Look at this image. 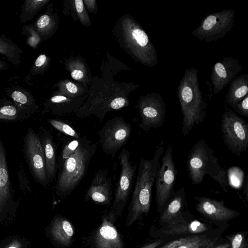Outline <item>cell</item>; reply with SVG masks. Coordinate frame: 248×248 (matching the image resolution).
I'll use <instances>...</instances> for the list:
<instances>
[{"instance_id": "5bb4252c", "label": "cell", "mask_w": 248, "mask_h": 248, "mask_svg": "<svg viewBox=\"0 0 248 248\" xmlns=\"http://www.w3.org/2000/svg\"><path fill=\"white\" fill-rule=\"evenodd\" d=\"M197 201L196 209L204 216L217 221L231 219L239 214L236 210L227 207L223 201H217L207 197H194Z\"/></svg>"}, {"instance_id": "52a82bcc", "label": "cell", "mask_w": 248, "mask_h": 248, "mask_svg": "<svg viewBox=\"0 0 248 248\" xmlns=\"http://www.w3.org/2000/svg\"><path fill=\"white\" fill-rule=\"evenodd\" d=\"M132 127L123 117H115L108 120L99 132V143L103 152L113 157L127 142Z\"/></svg>"}, {"instance_id": "74e56055", "label": "cell", "mask_w": 248, "mask_h": 248, "mask_svg": "<svg viewBox=\"0 0 248 248\" xmlns=\"http://www.w3.org/2000/svg\"><path fill=\"white\" fill-rule=\"evenodd\" d=\"M231 244L230 242H226L222 244H220L216 247H213L211 248H230Z\"/></svg>"}, {"instance_id": "d590c367", "label": "cell", "mask_w": 248, "mask_h": 248, "mask_svg": "<svg viewBox=\"0 0 248 248\" xmlns=\"http://www.w3.org/2000/svg\"><path fill=\"white\" fill-rule=\"evenodd\" d=\"M5 248H21V246L19 241L15 240L9 244Z\"/></svg>"}, {"instance_id": "ac0fdd59", "label": "cell", "mask_w": 248, "mask_h": 248, "mask_svg": "<svg viewBox=\"0 0 248 248\" xmlns=\"http://www.w3.org/2000/svg\"><path fill=\"white\" fill-rule=\"evenodd\" d=\"M12 194L5 147L0 139V210L7 203Z\"/></svg>"}, {"instance_id": "cb8c5ba5", "label": "cell", "mask_w": 248, "mask_h": 248, "mask_svg": "<svg viewBox=\"0 0 248 248\" xmlns=\"http://www.w3.org/2000/svg\"><path fill=\"white\" fill-rule=\"evenodd\" d=\"M48 122L54 128L65 135L75 139H79L80 137L78 133L65 122L54 119H49Z\"/></svg>"}, {"instance_id": "4dcf8cb0", "label": "cell", "mask_w": 248, "mask_h": 248, "mask_svg": "<svg viewBox=\"0 0 248 248\" xmlns=\"http://www.w3.org/2000/svg\"><path fill=\"white\" fill-rule=\"evenodd\" d=\"M65 88L67 92L71 94H76L78 93L77 86L71 82H68L65 84Z\"/></svg>"}, {"instance_id": "ffe728a7", "label": "cell", "mask_w": 248, "mask_h": 248, "mask_svg": "<svg viewBox=\"0 0 248 248\" xmlns=\"http://www.w3.org/2000/svg\"><path fill=\"white\" fill-rule=\"evenodd\" d=\"M215 242L216 239L208 238L205 235H192L181 237L159 248H211Z\"/></svg>"}, {"instance_id": "8fae6325", "label": "cell", "mask_w": 248, "mask_h": 248, "mask_svg": "<svg viewBox=\"0 0 248 248\" xmlns=\"http://www.w3.org/2000/svg\"><path fill=\"white\" fill-rule=\"evenodd\" d=\"M131 156V153L127 149H123L118 157L121 170L115 191L114 210L124 208L132 189L137 165L132 164Z\"/></svg>"}, {"instance_id": "f1b7e54d", "label": "cell", "mask_w": 248, "mask_h": 248, "mask_svg": "<svg viewBox=\"0 0 248 248\" xmlns=\"http://www.w3.org/2000/svg\"><path fill=\"white\" fill-rule=\"evenodd\" d=\"M13 100L22 105H27L29 103L27 96L22 93L19 91H15L11 94Z\"/></svg>"}, {"instance_id": "8d00e7d4", "label": "cell", "mask_w": 248, "mask_h": 248, "mask_svg": "<svg viewBox=\"0 0 248 248\" xmlns=\"http://www.w3.org/2000/svg\"><path fill=\"white\" fill-rule=\"evenodd\" d=\"M85 2L87 6L88 5V7H89L88 8L91 11L95 9V5L94 4L95 3V1L92 0V4H91V0H85Z\"/></svg>"}, {"instance_id": "8992f818", "label": "cell", "mask_w": 248, "mask_h": 248, "mask_svg": "<svg viewBox=\"0 0 248 248\" xmlns=\"http://www.w3.org/2000/svg\"><path fill=\"white\" fill-rule=\"evenodd\" d=\"M234 14L232 9L211 13L203 18L191 33L201 41L216 42L231 31L234 24Z\"/></svg>"}, {"instance_id": "d4e9b609", "label": "cell", "mask_w": 248, "mask_h": 248, "mask_svg": "<svg viewBox=\"0 0 248 248\" xmlns=\"http://www.w3.org/2000/svg\"><path fill=\"white\" fill-rule=\"evenodd\" d=\"M231 246L230 248H247L244 233L239 232L227 236Z\"/></svg>"}, {"instance_id": "7a4b0ae2", "label": "cell", "mask_w": 248, "mask_h": 248, "mask_svg": "<svg viewBox=\"0 0 248 248\" xmlns=\"http://www.w3.org/2000/svg\"><path fill=\"white\" fill-rule=\"evenodd\" d=\"M164 153L162 142L156 148L151 159L141 157L131 201L129 206L127 225H131L149 211L152 188L155 183L160 158Z\"/></svg>"}, {"instance_id": "6da1fadb", "label": "cell", "mask_w": 248, "mask_h": 248, "mask_svg": "<svg viewBox=\"0 0 248 248\" xmlns=\"http://www.w3.org/2000/svg\"><path fill=\"white\" fill-rule=\"evenodd\" d=\"M198 70L193 66L186 69L179 81L176 94L183 117L182 132L185 138L207 116V104L200 90Z\"/></svg>"}, {"instance_id": "83f0119b", "label": "cell", "mask_w": 248, "mask_h": 248, "mask_svg": "<svg viewBox=\"0 0 248 248\" xmlns=\"http://www.w3.org/2000/svg\"><path fill=\"white\" fill-rule=\"evenodd\" d=\"M76 8L79 16L80 19L83 23H88L89 21L88 15H87L84 9L83 2L81 0H77L75 1Z\"/></svg>"}, {"instance_id": "277c9868", "label": "cell", "mask_w": 248, "mask_h": 248, "mask_svg": "<svg viewBox=\"0 0 248 248\" xmlns=\"http://www.w3.org/2000/svg\"><path fill=\"white\" fill-rule=\"evenodd\" d=\"M187 170L193 184L201 183L209 175L228 191L229 180L226 170L220 166L214 150L204 140L197 141L192 147L187 159Z\"/></svg>"}, {"instance_id": "484cf974", "label": "cell", "mask_w": 248, "mask_h": 248, "mask_svg": "<svg viewBox=\"0 0 248 248\" xmlns=\"http://www.w3.org/2000/svg\"><path fill=\"white\" fill-rule=\"evenodd\" d=\"M79 138L72 140L64 146L62 154V158L63 161L69 157L76 151L79 143Z\"/></svg>"}, {"instance_id": "4fadbf2b", "label": "cell", "mask_w": 248, "mask_h": 248, "mask_svg": "<svg viewBox=\"0 0 248 248\" xmlns=\"http://www.w3.org/2000/svg\"><path fill=\"white\" fill-rule=\"evenodd\" d=\"M112 195V184L108 175V170L100 169L91 181L86 192V200H91L98 204H108L111 200Z\"/></svg>"}, {"instance_id": "3957f363", "label": "cell", "mask_w": 248, "mask_h": 248, "mask_svg": "<svg viewBox=\"0 0 248 248\" xmlns=\"http://www.w3.org/2000/svg\"><path fill=\"white\" fill-rule=\"evenodd\" d=\"M96 148V143L90 140L86 136L80 137L77 149L63 161L58 173L55 189L59 196H68L78 185L88 170Z\"/></svg>"}, {"instance_id": "e0dca14e", "label": "cell", "mask_w": 248, "mask_h": 248, "mask_svg": "<svg viewBox=\"0 0 248 248\" xmlns=\"http://www.w3.org/2000/svg\"><path fill=\"white\" fill-rule=\"evenodd\" d=\"M208 228L206 224L198 220L187 221L182 217L167 224L161 232L166 235H174L183 234H197L207 231Z\"/></svg>"}, {"instance_id": "d6986e66", "label": "cell", "mask_w": 248, "mask_h": 248, "mask_svg": "<svg viewBox=\"0 0 248 248\" xmlns=\"http://www.w3.org/2000/svg\"><path fill=\"white\" fill-rule=\"evenodd\" d=\"M248 93V74L236 77L230 83L228 91L225 96V101L233 108L240 102Z\"/></svg>"}, {"instance_id": "2e32d148", "label": "cell", "mask_w": 248, "mask_h": 248, "mask_svg": "<svg viewBox=\"0 0 248 248\" xmlns=\"http://www.w3.org/2000/svg\"><path fill=\"white\" fill-rule=\"evenodd\" d=\"M39 137L44 150L46 174L49 183L55 179L57 170L56 146L52 136L46 130H42Z\"/></svg>"}, {"instance_id": "5b68a950", "label": "cell", "mask_w": 248, "mask_h": 248, "mask_svg": "<svg viewBox=\"0 0 248 248\" xmlns=\"http://www.w3.org/2000/svg\"><path fill=\"white\" fill-rule=\"evenodd\" d=\"M220 128L224 142L232 153L238 156L248 146V124L230 108L223 113Z\"/></svg>"}, {"instance_id": "e575fe53", "label": "cell", "mask_w": 248, "mask_h": 248, "mask_svg": "<svg viewBox=\"0 0 248 248\" xmlns=\"http://www.w3.org/2000/svg\"><path fill=\"white\" fill-rule=\"evenodd\" d=\"M162 241L161 240H157V241L148 244L141 248H156L162 243Z\"/></svg>"}, {"instance_id": "9a60e30c", "label": "cell", "mask_w": 248, "mask_h": 248, "mask_svg": "<svg viewBox=\"0 0 248 248\" xmlns=\"http://www.w3.org/2000/svg\"><path fill=\"white\" fill-rule=\"evenodd\" d=\"M94 242L97 248H122L123 241L112 223L104 217L96 231Z\"/></svg>"}, {"instance_id": "603a6c76", "label": "cell", "mask_w": 248, "mask_h": 248, "mask_svg": "<svg viewBox=\"0 0 248 248\" xmlns=\"http://www.w3.org/2000/svg\"><path fill=\"white\" fill-rule=\"evenodd\" d=\"M27 112L12 105L0 107V121L16 122L28 117Z\"/></svg>"}, {"instance_id": "836d02e7", "label": "cell", "mask_w": 248, "mask_h": 248, "mask_svg": "<svg viewBox=\"0 0 248 248\" xmlns=\"http://www.w3.org/2000/svg\"><path fill=\"white\" fill-rule=\"evenodd\" d=\"M46 59V57L44 54L40 55L36 60L35 62V65L37 67L42 66L45 62Z\"/></svg>"}, {"instance_id": "ba28073f", "label": "cell", "mask_w": 248, "mask_h": 248, "mask_svg": "<svg viewBox=\"0 0 248 248\" xmlns=\"http://www.w3.org/2000/svg\"><path fill=\"white\" fill-rule=\"evenodd\" d=\"M25 157L29 170L36 181L43 186L49 184L44 150L40 137L29 127L23 138Z\"/></svg>"}, {"instance_id": "1f68e13d", "label": "cell", "mask_w": 248, "mask_h": 248, "mask_svg": "<svg viewBox=\"0 0 248 248\" xmlns=\"http://www.w3.org/2000/svg\"><path fill=\"white\" fill-rule=\"evenodd\" d=\"M70 98L62 95H56L51 98L50 102L53 104H58L69 100Z\"/></svg>"}, {"instance_id": "44dd1931", "label": "cell", "mask_w": 248, "mask_h": 248, "mask_svg": "<svg viewBox=\"0 0 248 248\" xmlns=\"http://www.w3.org/2000/svg\"><path fill=\"white\" fill-rule=\"evenodd\" d=\"M50 231L53 238L60 244L65 246L71 243L74 234L72 225L62 217L55 218Z\"/></svg>"}, {"instance_id": "d6a6232c", "label": "cell", "mask_w": 248, "mask_h": 248, "mask_svg": "<svg viewBox=\"0 0 248 248\" xmlns=\"http://www.w3.org/2000/svg\"><path fill=\"white\" fill-rule=\"evenodd\" d=\"M72 78L75 80H79L83 77V72L80 70H74L71 74Z\"/></svg>"}, {"instance_id": "9c48e42d", "label": "cell", "mask_w": 248, "mask_h": 248, "mask_svg": "<svg viewBox=\"0 0 248 248\" xmlns=\"http://www.w3.org/2000/svg\"><path fill=\"white\" fill-rule=\"evenodd\" d=\"M177 175L175 165L172 159V148L169 145L162 156L155 181L157 208L163 206L175 194L174 187Z\"/></svg>"}, {"instance_id": "f546056e", "label": "cell", "mask_w": 248, "mask_h": 248, "mask_svg": "<svg viewBox=\"0 0 248 248\" xmlns=\"http://www.w3.org/2000/svg\"><path fill=\"white\" fill-rule=\"evenodd\" d=\"M50 21V18L48 15H43L38 19L37 23V27L41 29H44L49 25Z\"/></svg>"}, {"instance_id": "30bf717a", "label": "cell", "mask_w": 248, "mask_h": 248, "mask_svg": "<svg viewBox=\"0 0 248 248\" xmlns=\"http://www.w3.org/2000/svg\"><path fill=\"white\" fill-rule=\"evenodd\" d=\"M137 108L140 117V127L146 132L161 127L166 116V103L160 93H152L140 97Z\"/></svg>"}, {"instance_id": "7c38bea8", "label": "cell", "mask_w": 248, "mask_h": 248, "mask_svg": "<svg viewBox=\"0 0 248 248\" xmlns=\"http://www.w3.org/2000/svg\"><path fill=\"white\" fill-rule=\"evenodd\" d=\"M244 68L239 60L232 57H224L215 63L210 78L214 94L221 91Z\"/></svg>"}, {"instance_id": "7402d4cb", "label": "cell", "mask_w": 248, "mask_h": 248, "mask_svg": "<svg viewBox=\"0 0 248 248\" xmlns=\"http://www.w3.org/2000/svg\"><path fill=\"white\" fill-rule=\"evenodd\" d=\"M186 190L182 186L176 193H175L170 202L163 212L160 217L162 223L168 224L176 219L181 213L185 200Z\"/></svg>"}, {"instance_id": "4316f807", "label": "cell", "mask_w": 248, "mask_h": 248, "mask_svg": "<svg viewBox=\"0 0 248 248\" xmlns=\"http://www.w3.org/2000/svg\"><path fill=\"white\" fill-rule=\"evenodd\" d=\"M232 109L238 114L248 117V94L240 102L236 104Z\"/></svg>"}]
</instances>
